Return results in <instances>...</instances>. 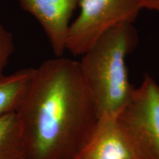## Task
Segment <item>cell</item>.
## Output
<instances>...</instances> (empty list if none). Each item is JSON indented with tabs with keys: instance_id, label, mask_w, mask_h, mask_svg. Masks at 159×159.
<instances>
[{
	"instance_id": "1",
	"label": "cell",
	"mask_w": 159,
	"mask_h": 159,
	"mask_svg": "<svg viewBox=\"0 0 159 159\" xmlns=\"http://www.w3.org/2000/svg\"><path fill=\"white\" fill-rule=\"evenodd\" d=\"M16 113L27 159H71L99 119L79 61L62 57L35 69Z\"/></svg>"
},
{
	"instance_id": "2",
	"label": "cell",
	"mask_w": 159,
	"mask_h": 159,
	"mask_svg": "<svg viewBox=\"0 0 159 159\" xmlns=\"http://www.w3.org/2000/svg\"><path fill=\"white\" fill-rule=\"evenodd\" d=\"M138 42L134 24H120L101 35L79 61L99 118L116 116L131 97L134 87L126 60Z\"/></svg>"
},
{
	"instance_id": "3",
	"label": "cell",
	"mask_w": 159,
	"mask_h": 159,
	"mask_svg": "<svg viewBox=\"0 0 159 159\" xmlns=\"http://www.w3.org/2000/svg\"><path fill=\"white\" fill-rule=\"evenodd\" d=\"M115 118L134 159H159V84L153 77L144 75Z\"/></svg>"
},
{
	"instance_id": "4",
	"label": "cell",
	"mask_w": 159,
	"mask_h": 159,
	"mask_svg": "<svg viewBox=\"0 0 159 159\" xmlns=\"http://www.w3.org/2000/svg\"><path fill=\"white\" fill-rule=\"evenodd\" d=\"M79 14L71 24L66 50L82 55L105 32L136 21L143 9L140 0H80Z\"/></svg>"
},
{
	"instance_id": "5",
	"label": "cell",
	"mask_w": 159,
	"mask_h": 159,
	"mask_svg": "<svg viewBox=\"0 0 159 159\" xmlns=\"http://www.w3.org/2000/svg\"><path fill=\"white\" fill-rule=\"evenodd\" d=\"M21 8L39 21L56 57L66 51L71 19L80 0H17Z\"/></svg>"
},
{
	"instance_id": "6",
	"label": "cell",
	"mask_w": 159,
	"mask_h": 159,
	"mask_svg": "<svg viewBox=\"0 0 159 159\" xmlns=\"http://www.w3.org/2000/svg\"><path fill=\"white\" fill-rule=\"evenodd\" d=\"M34 68L20 69L0 80V116L16 111L34 74Z\"/></svg>"
},
{
	"instance_id": "7",
	"label": "cell",
	"mask_w": 159,
	"mask_h": 159,
	"mask_svg": "<svg viewBox=\"0 0 159 159\" xmlns=\"http://www.w3.org/2000/svg\"><path fill=\"white\" fill-rule=\"evenodd\" d=\"M0 159H27L16 111L0 116Z\"/></svg>"
},
{
	"instance_id": "8",
	"label": "cell",
	"mask_w": 159,
	"mask_h": 159,
	"mask_svg": "<svg viewBox=\"0 0 159 159\" xmlns=\"http://www.w3.org/2000/svg\"><path fill=\"white\" fill-rule=\"evenodd\" d=\"M14 48L13 35L0 24V80L5 76L4 70L14 52Z\"/></svg>"
},
{
	"instance_id": "9",
	"label": "cell",
	"mask_w": 159,
	"mask_h": 159,
	"mask_svg": "<svg viewBox=\"0 0 159 159\" xmlns=\"http://www.w3.org/2000/svg\"><path fill=\"white\" fill-rule=\"evenodd\" d=\"M143 9H148L159 13V0H140Z\"/></svg>"
},
{
	"instance_id": "10",
	"label": "cell",
	"mask_w": 159,
	"mask_h": 159,
	"mask_svg": "<svg viewBox=\"0 0 159 159\" xmlns=\"http://www.w3.org/2000/svg\"><path fill=\"white\" fill-rule=\"evenodd\" d=\"M122 159H134V158L132 156H129L128 157H126V158H122Z\"/></svg>"
}]
</instances>
